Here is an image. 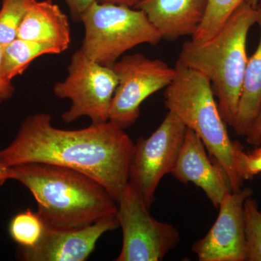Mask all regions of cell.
<instances>
[{
  "label": "cell",
  "instance_id": "6da1fadb",
  "mask_svg": "<svg viewBox=\"0 0 261 261\" xmlns=\"http://www.w3.org/2000/svg\"><path fill=\"white\" fill-rule=\"evenodd\" d=\"M134 146L124 128L113 122L61 129L40 113L24 120L13 142L0 149V162L9 168L41 163L71 168L97 180L118 201L128 182Z\"/></svg>",
  "mask_w": 261,
  "mask_h": 261
},
{
  "label": "cell",
  "instance_id": "7a4b0ae2",
  "mask_svg": "<svg viewBox=\"0 0 261 261\" xmlns=\"http://www.w3.org/2000/svg\"><path fill=\"white\" fill-rule=\"evenodd\" d=\"M11 168L13 180L27 187L37 201V214L46 228L73 229L117 216L114 197L83 173L41 163Z\"/></svg>",
  "mask_w": 261,
  "mask_h": 261
},
{
  "label": "cell",
  "instance_id": "3957f363",
  "mask_svg": "<svg viewBox=\"0 0 261 261\" xmlns=\"http://www.w3.org/2000/svg\"><path fill=\"white\" fill-rule=\"evenodd\" d=\"M257 5L244 0L214 37L205 42L187 40L178 61L210 81L220 113L232 126L238 112L248 58L247 39L257 23Z\"/></svg>",
  "mask_w": 261,
  "mask_h": 261
},
{
  "label": "cell",
  "instance_id": "277c9868",
  "mask_svg": "<svg viewBox=\"0 0 261 261\" xmlns=\"http://www.w3.org/2000/svg\"><path fill=\"white\" fill-rule=\"evenodd\" d=\"M174 69L173 80L165 89L166 108L200 137L209 153L224 170L231 191H238L243 181L235 168V142L228 135L210 81L179 61Z\"/></svg>",
  "mask_w": 261,
  "mask_h": 261
},
{
  "label": "cell",
  "instance_id": "5b68a950",
  "mask_svg": "<svg viewBox=\"0 0 261 261\" xmlns=\"http://www.w3.org/2000/svg\"><path fill=\"white\" fill-rule=\"evenodd\" d=\"M85 34L84 54L99 64L113 67L120 57L142 44L156 45L163 39L142 10L97 1L81 17Z\"/></svg>",
  "mask_w": 261,
  "mask_h": 261
},
{
  "label": "cell",
  "instance_id": "8992f818",
  "mask_svg": "<svg viewBox=\"0 0 261 261\" xmlns=\"http://www.w3.org/2000/svg\"><path fill=\"white\" fill-rule=\"evenodd\" d=\"M117 203L123 244L116 261L162 260L180 243L177 228L152 217L140 192L128 182Z\"/></svg>",
  "mask_w": 261,
  "mask_h": 261
},
{
  "label": "cell",
  "instance_id": "52a82bcc",
  "mask_svg": "<svg viewBox=\"0 0 261 261\" xmlns=\"http://www.w3.org/2000/svg\"><path fill=\"white\" fill-rule=\"evenodd\" d=\"M118 80L113 67L106 66L86 56L82 49L73 53L68 74L54 87V94L71 101L62 116L66 123L87 116L92 123L109 121L110 109Z\"/></svg>",
  "mask_w": 261,
  "mask_h": 261
},
{
  "label": "cell",
  "instance_id": "ba28073f",
  "mask_svg": "<svg viewBox=\"0 0 261 261\" xmlns=\"http://www.w3.org/2000/svg\"><path fill=\"white\" fill-rule=\"evenodd\" d=\"M187 127L168 112L161 124L147 138L139 139L130 159L128 183L137 190L148 208L154 202L160 182L171 173L181 151Z\"/></svg>",
  "mask_w": 261,
  "mask_h": 261
},
{
  "label": "cell",
  "instance_id": "9c48e42d",
  "mask_svg": "<svg viewBox=\"0 0 261 261\" xmlns=\"http://www.w3.org/2000/svg\"><path fill=\"white\" fill-rule=\"evenodd\" d=\"M118 76L109 121L123 128L133 125L140 115L142 103L171 83L174 68L159 59L141 54L124 56L113 65Z\"/></svg>",
  "mask_w": 261,
  "mask_h": 261
},
{
  "label": "cell",
  "instance_id": "30bf717a",
  "mask_svg": "<svg viewBox=\"0 0 261 261\" xmlns=\"http://www.w3.org/2000/svg\"><path fill=\"white\" fill-rule=\"evenodd\" d=\"M252 193L250 187H245L226 194L212 227L192 245V252L199 260L247 261L243 206Z\"/></svg>",
  "mask_w": 261,
  "mask_h": 261
},
{
  "label": "cell",
  "instance_id": "8fae6325",
  "mask_svg": "<svg viewBox=\"0 0 261 261\" xmlns=\"http://www.w3.org/2000/svg\"><path fill=\"white\" fill-rule=\"evenodd\" d=\"M119 227L117 216L73 229L45 228L44 235L33 248H20V257L27 261H84L94 251L104 233Z\"/></svg>",
  "mask_w": 261,
  "mask_h": 261
},
{
  "label": "cell",
  "instance_id": "7c38bea8",
  "mask_svg": "<svg viewBox=\"0 0 261 261\" xmlns=\"http://www.w3.org/2000/svg\"><path fill=\"white\" fill-rule=\"evenodd\" d=\"M205 145L193 130L187 128L179 155L171 174L183 184L190 182L200 187L211 203L219 208L226 194L231 192L224 170L212 162Z\"/></svg>",
  "mask_w": 261,
  "mask_h": 261
},
{
  "label": "cell",
  "instance_id": "4fadbf2b",
  "mask_svg": "<svg viewBox=\"0 0 261 261\" xmlns=\"http://www.w3.org/2000/svg\"><path fill=\"white\" fill-rule=\"evenodd\" d=\"M208 0H140L135 8L142 10L163 39L193 37L202 23Z\"/></svg>",
  "mask_w": 261,
  "mask_h": 261
},
{
  "label": "cell",
  "instance_id": "5bb4252c",
  "mask_svg": "<svg viewBox=\"0 0 261 261\" xmlns=\"http://www.w3.org/2000/svg\"><path fill=\"white\" fill-rule=\"evenodd\" d=\"M18 38L48 44L56 48L60 53H63L68 49L70 43L68 17L50 0H29Z\"/></svg>",
  "mask_w": 261,
  "mask_h": 261
},
{
  "label": "cell",
  "instance_id": "9a60e30c",
  "mask_svg": "<svg viewBox=\"0 0 261 261\" xmlns=\"http://www.w3.org/2000/svg\"><path fill=\"white\" fill-rule=\"evenodd\" d=\"M256 10L260 39L256 50L247 61L238 112L231 126L237 135L243 137H246L261 108V0Z\"/></svg>",
  "mask_w": 261,
  "mask_h": 261
},
{
  "label": "cell",
  "instance_id": "2e32d148",
  "mask_svg": "<svg viewBox=\"0 0 261 261\" xmlns=\"http://www.w3.org/2000/svg\"><path fill=\"white\" fill-rule=\"evenodd\" d=\"M54 54H60V51L50 45L17 38L3 47V75L11 82L17 75H21L38 57Z\"/></svg>",
  "mask_w": 261,
  "mask_h": 261
},
{
  "label": "cell",
  "instance_id": "e0dca14e",
  "mask_svg": "<svg viewBox=\"0 0 261 261\" xmlns=\"http://www.w3.org/2000/svg\"><path fill=\"white\" fill-rule=\"evenodd\" d=\"M244 0H208L205 16L192 40L205 42L217 34Z\"/></svg>",
  "mask_w": 261,
  "mask_h": 261
},
{
  "label": "cell",
  "instance_id": "ac0fdd59",
  "mask_svg": "<svg viewBox=\"0 0 261 261\" xmlns=\"http://www.w3.org/2000/svg\"><path fill=\"white\" fill-rule=\"evenodd\" d=\"M45 225L37 214L31 209L19 213L11 219L9 233L20 248H33L42 240Z\"/></svg>",
  "mask_w": 261,
  "mask_h": 261
},
{
  "label": "cell",
  "instance_id": "d6986e66",
  "mask_svg": "<svg viewBox=\"0 0 261 261\" xmlns=\"http://www.w3.org/2000/svg\"><path fill=\"white\" fill-rule=\"evenodd\" d=\"M251 197H247L243 206L247 261H261V212Z\"/></svg>",
  "mask_w": 261,
  "mask_h": 261
},
{
  "label": "cell",
  "instance_id": "ffe728a7",
  "mask_svg": "<svg viewBox=\"0 0 261 261\" xmlns=\"http://www.w3.org/2000/svg\"><path fill=\"white\" fill-rule=\"evenodd\" d=\"M29 0H3L0 10V44L3 46L18 38Z\"/></svg>",
  "mask_w": 261,
  "mask_h": 261
},
{
  "label": "cell",
  "instance_id": "44dd1931",
  "mask_svg": "<svg viewBox=\"0 0 261 261\" xmlns=\"http://www.w3.org/2000/svg\"><path fill=\"white\" fill-rule=\"evenodd\" d=\"M234 159L237 173L243 181L261 173V147L245 152L240 144L235 142Z\"/></svg>",
  "mask_w": 261,
  "mask_h": 261
},
{
  "label": "cell",
  "instance_id": "7402d4cb",
  "mask_svg": "<svg viewBox=\"0 0 261 261\" xmlns=\"http://www.w3.org/2000/svg\"><path fill=\"white\" fill-rule=\"evenodd\" d=\"M69 7L70 13L75 19H81L82 15L89 9L91 5L98 0H65Z\"/></svg>",
  "mask_w": 261,
  "mask_h": 261
},
{
  "label": "cell",
  "instance_id": "603a6c76",
  "mask_svg": "<svg viewBox=\"0 0 261 261\" xmlns=\"http://www.w3.org/2000/svg\"><path fill=\"white\" fill-rule=\"evenodd\" d=\"M249 145L259 146L261 144V108L253 124L246 135Z\"/></svg>",
  "mask_w": 261,
  "mask_h": 261
},
{
  "label": "cell",
  "instance_id": "cb8c5ba5",
  "mask_svg": "<svg viewBox=\"0 0 261 261\" xmlns=\"http://www.w3.org/2000/svg\"><path fill=\"white\" fill-rule=\"evenodd\" d=\"M4 46L0 44V96L4 99H8L13 94L14 88L10 81L5 78L3 73V56Z\"/></svg>",
  "mask_w": 261,
  "mask_h": 261
},
{
  "label": "cell",
  "instance_id": "d4e9b609",
  "mask_svg": "<svg viewBox=\"0 0 261 261\" xmlns=\"http://www.w3.org/2000/svg\"><path fill=\"white\" fill-rule=\"evenodd\" d=\"M13 179V171L12 168L5 166L0 162V186L4 185L8 180Z\"/></svg>",
  "mask_w": 261,
  "mask_h": 261
},
{
  "label": "cell",
  "instance_id": "484cf974",
  "mask_svg": "<svg viewBox=\"0 0 261 261\" xmlns=\"http://www.w3.org/2000/svg\"><path fill=\"white\" fill-rule=\"evenodd\" d=\"M100 3H114V4L126 5L130 8H135L140 0H98Z\"/></svg>",
  "mask_w": 261,
  "mask_h": 261
},
{
  "label": "cell",
  "instance_id": "4316f807",
  "mask_svg": "<svg viewBox=\"0 0 261 261\" xmlns=\"http://www.w3.org/2000/svg\"><path fill=\"white\" fill-rule=\"evenodd\" d=\"M252 1H253V3H255V5H257V3H259L260 0H252Z\"/></svg>",
  "mask_w": 261,
  "mask_h": 261
},
{
  "label": "cell",
  "instance_id": "83f0119b",
  "mask_svg": "<svg viewBox=\"0 0 261 261\" xmlns=\"http://www.w3.org/2000/svg\"><path fill=\"white\" fill-rule=\"evenodd\" d=\"M3 100H5V99H3V98L1 96H0V102H3Z\"/></svg>",
  "mask_w": 261,
  "mask_h": 261
}]
</instances>
